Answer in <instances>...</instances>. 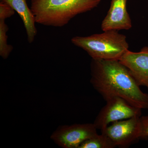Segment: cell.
<instances>
[{
  "mask_svg": "<svg viewBox=\"0 0 148 148\" xmlns=\"http://www.w3.org/2000/svg\"><path fill=\"white\" fill-rule=\"evenodd\" d=\"M101 0H31L36 23L61 27L78 14L97 7Z\"/></svg>",
  "mask_w": 148,
  "mask_h": 148,
  "instance_id": "2",
  "label": "cell"
},
{
  "mask_svg": "<svg viewBox=\"0 0 148 148\" xmlns=\"http://www.w3.org/2000/svg\"><path fill=\"white\" fill-rule=\"evenodd\" d=\"M119 61L128 69L140 86H145L148 89V47L138 52L128 50Z\"/></svg>",
  "mask_w": 148,
  "mask_h": 148,
  "instance_id": "7",
  "label": "cell"
},
{
  "mask_svg": "<svg viewBox=\"0 0 148 148\" xmlns=\"http://www.w3.org/2000/svg\"><path fill=\"white\" fill-rule=\"evenodd\" d=\"M7 3L17 12L21 17L27 35V39L29 43H32L34 40L37 31L35 23L36 20L34 14L31 8H29L27 3V0H1Z\"/></svg>",
  "mask_w": 148,
  "mask_h": 148,
  "instance_id": "9",
  "label": "cell"
},
{
  "mask_svg": "<svg viewBox=\"0 0 148 148\" xmlns=\"http://www.w3.org/2000/svg\"><path fill=\"white\" fill-rule=\"evenodd\" d=\"M94 123L75 124L59 127L51 138L64 148H79L82 143L98 134Z\"/></svg>",
  "mask_w": 148,
  "mask_h": 148,
  "instance_id": "6",
  "label": "cell"
},
{
  "mask_svg": "<svg viewBox=\"0 0 148 148\" xmlns=\"http://www.w3.org/2000/svg\"><path fill=\"white\" fill-rule=\"evenodd\" d=\"M115 146L104 133L97 134L86 140L79 148H114Z\"/></svg>",
  "mask_w": 148,
  "mask_h": 148,
  "instance_id": "10",
  "label": "cell"
},
{
  "mask_svg": "<svg viewBox=\"0 0 148 148\" xmlns=\"http://www.w3.org/2000/svg\"><path fill=\"white\" fill-rule=\"evenodd\" d=\"M90 75L92 86L105 101L120 97L139 108L148 109V94L142 91L119 60L92 59Z\"/></svg>",
  "mask_w": 148,
  "mask_h": 148,
  "instance_id": "1",
  "label": "cell"
},
{
  "mask_svg": "<svg viewBox=\"0 0 148 148\" xmlns=\"http://www.w3.org/2000/svg\"><path fill=\"white\" fill-rule=\"evenodd\" d=\"M15 11L5 2L1 1L0 3V19L5 20L13 15Z\"/></svg>",
  "mask_w": 148,
  "mask_h": 148,
  "instance_id": "12",
  "label": "cell"
},
{
  "mask_svg": "<svg viewBox=\"0 0 148 148\" xmlns=\"http://www.w3.org/2000/svg\"><path fill=\"white\" fill-rule=\"evenodd\" d=\"M140 117H134L114 122L101 132L107 135L116 147H127L140 140Z\"/></svg>",
  "mask_w": 148,
  "mask_h": 148,
  "instance_id": "5",
  "label": "cell"
},
{
  "mask_svg": "<svg viewBox=\"0 0 148 148\" xmlns=\"http://www.w3.org/2000/svg\"><path fill=\"white\" fill-rule=\"evenodd\" d=\"M8 27L5 20L0 19V55L3 59H7L13 50V47L8 44L7 32Z\"/></svg>",
  "mask_w": 148,
  "mask_h": 148,
  "instance_id": "11",
  "label": "cell"
},
{
  "mask_svg": "<svg viewBox=\"0 0 148 148\" xmlns=\"http://www.w3.org/2000/svg\"><path fill=\"white\" fill-rule=\"evenodd\" d=\"M127 0H112L110 6L101 28L103 32L110 30H129L132 28L131 18L127 10Z\"/></svg>",
  "mask_w": 148,
  "mask_h": 148,
  "instance_id": "8",
  "label": "cell"
},
{
  "mask_svg": "<svg viewBox=\"0 0 148 148\" xmlns=\"http://www.w3.org/2000/svg\"><path fill=\"white\" fill-rule=\"evenodd\" d=\"M141 126V134L140 140L148 139V115L141 116L140 117Z\"/></svg>",
  "mask_w": 148,
  "mask_h": 148,
  "instance_id": "13",
  "label": "cell"
},
{
  "mask_svg": "<svg viewBox=\"0 0 148 148\" xmlns=\"http://www.w3.org/2000/svg\"><path fill=\"white\" fill-rule=\"evenodd\" d=\"M106 102L93 123L101 131L114 122L140 117L142 115V109L132 106L123 98L113 97Z\"/></svg>",
  "mask_w": 148,
  "mask_h": 148,
  "instance_id": "4",
  "label": "cell"
},
{
  "mask_svg": "<svg viewBox=\"0 0 148 148\" xmlns=\"http://www.w3.org/2000/svg\"><path fill=\"white\" fill-rule=\"evenodd\" d=\"M71 42L85 51L94 60H119L129 48L126 36L116 30L88 36L74 37Z\"/></svg>",
  "mask_w": 148,
  "mask_h": 148,
  "instance_id": "3",
  "label": "cell"
}]
</instances>
